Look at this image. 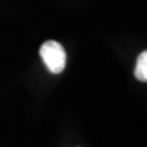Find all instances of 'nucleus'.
<instances>
[{
	"label": "nucleus",
	"mask_w": 147,
	"mask_h": 147,
	"mask_svg": "<svg viewBox=\"0 0 147 147\" xmlns=\"http://www.w3.org/2000/svg\"><path fill=\"white\" fill-rule=\"evenodd\" d=\"M40 55L44 64L52 74L63 72L67 63V56L61 44H59L57 41L44 42L40 48Z\"/></svg>",
	"instance_id": "1"
},
{
	"label": "nucleus",
	"mask_w": 147,
	"mask_h": 147,
	"mask_svg": "<svg viewBox=\"0 0 147 147\" xmlns=\"http://www.w3.org/2000/svg\"><path fill=\"white\" fill-rule=\"evenodd\" d=\"M135 76L140 82L147 80V52H142L138 57L136 67H135Z\"/></svg>",
	"instance_id": "2"
}]
</instances>
